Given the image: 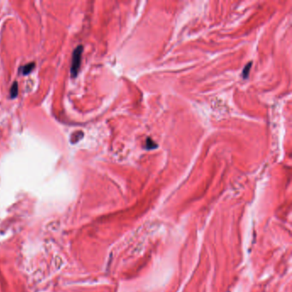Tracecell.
Segmentation results:
<instances>
[{"label":"cell","instance_id":"1","mask_svg":"<svg viewBox=\"0 0 292 292\" xmlns=\"http://www.w3.org/2000/svg\"><path fill=\"white\" fill-rule=\"evenodd\" d=\"M82 46H79L73 52V57H72V63H71V73L72 77L77 76L78 71L81 66V54H82Z\"/></svg>","mask_w":292,"mask_h":292},{"label":"cell","instance_id":"2","mask_svg":"<svg viewBox=\"0 0 292 292\" xmlns=\"http://www.w3.org/2000/svg\"><path fill=\"white\" fill-rule=\"evenodd\" d=\"M34 63H28L26 65H24L22 68H21V71H22V74L23 75H28L29 74L31 71H33V69L34 68Z\"/></svg>","mask_w":292,"mask_h":292},{"label":"cell","instance_id":"3","mask_svg":"<svg viewBox=\"0 0 292 292\" xmlns=\"http://www.w3.org/2000/svg\"><path fill=\"white\" fill-rule=\"evenodd\" d=\"M10 97L11 98H16L18 94V84L16 81H15L10 88Z\"/></svg>","mask_w":292,"mask_h":292},{"label":"cell","instance_id":"4","mask_svg":"<svg viewBox=\"0 0 292 292\" xmlns=\"http://www.w3.org/2000/svg\"><path fill=\"white\" fill-rule=\"evenodd\" d=\"M146 144H147V149H152V148H155V147H157V145H156V143L152 141L151 138H147V142H146Z\"/></svg>","mask_w":292,"mask_h":292},{"label":"cell","instance_id":"5","mask_svg":"<svg viewBox=\"0 0 292 292\" xmlns=\"http://www.w3.org/2000/svg\"><path fill=\"white\" fill-rule=\"evenodd\" d=\"M251 65H252V63H249V64L247 65V67H246V68L244 69V71H246V72H244V73H243V77H244V76L246 77V76H247L248 75H249V67H250Z\"/></svg>","mask_w":292,"mask_h":292}]
</instances>
